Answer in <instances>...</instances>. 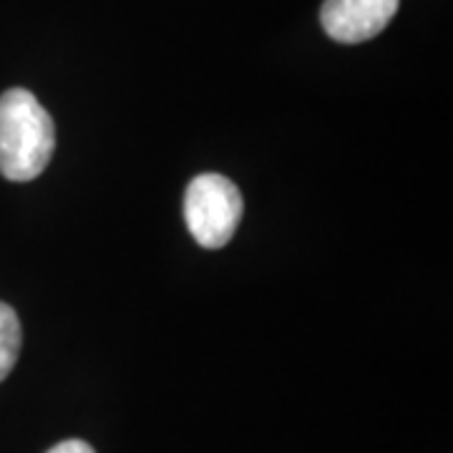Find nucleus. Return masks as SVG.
Returning a JSON list of instances; mask_svg holds the SVG:
<instances>
[{
  "label": "nucleus",
  "mask_w": 453,
  "mask_h": 453,
  "mask_svg": "<svg viewBox=\"0 0 453 453\" xmlns=\"http://www.w3.org/2000/svg\"><path fill=\"white\" fill-rule=\"evenodd\" d=\"M56 149V127L41 101L26 88L0 96V174L11 181L41 177Z\"/></svg>",
  "instance_id": "nucleus-1"
},
{
  "label": "nucleus",
  "mask_w": 453,
  "mask_h": 453,
  "mask_svg": "<svg viewBox=\"0 0 453 453\" xmlns=\"http://www.w3.org/2000/svg\"><path fill=\"white\" fill-rule=\"evenodd\" d=\"M244 202L234 181L222 174H199L184 196V217L196 244L207 250L225 247L237 232Z\"/></svg>",
  "instance_id": "nucleus-2"
},
{
  "label": "nucleus",
  "mask_w": 453,
  "mask_h": 453,
  "mask_svg": "<svg viewBox=\"0 0 453 453\" xmlns=\"http://www.w3.org/2000/svg\"><path fill=\"white\" fill-rule=\"evenodd\" d=\"M401 0H325L320 23L338 43L371 41L395 16Z\"/></svg>",
  "instance_id": "nucleus-3"
},
{
  "label": "nucleus",
  "mask_w": 453,
  "mask_h": 453,
  "mask_svg": "<svg viewBox=\"0 0 453 453\" xmlns=\"http://www.w3.org/2000/svg\"><path fill=\"white\" fill-rule=\"evenodd\" d=\"M20 342H23V330L16 310L0 303V383L16 368Z\"/></svg>",
  "instance_id": "nucleus-4"
},
{
  "label": "nucleus",
  "mask_w": 453,
  "mask_h": 453,
  "mask_svg": "<svg viewBox=\"0 0 453 453\" xmlns=\"http://www.w3.org/2000/svg\"><path fill=\"white\" fill-rule=\"evenodd\" d=\"M49 453H96L86 441H79V438H71V441H61L56 443Z\"/></svg>",
  "instance_id": "nucleus-5"
}]
</instances>
